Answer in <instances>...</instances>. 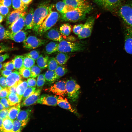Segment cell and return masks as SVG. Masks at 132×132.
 I'll use <instances>...</instances> for the list:
<instances>
[{"label":"cell","instance_id":"64","mask_svg":"<svg viewBox=\"0 0 132 132\" xmlns=\"http://www.w3.org/2000/svg\"><path fill=\"white\" fill-rule=\"evenodd\" d=\"M3 88L0 85V92L2 89Z\"/></svg>","mask_w":132,"mask_h":132},{"label":"cell","instance_id":"31","mask_svg":"<svg viewBox=\"0 0 132 132\" xmlns=\"http://www.w3.org/2000/svg\"><path fill=\"white\" fill-rule=\"evenodd\" d=\"M55 58L58 64L62 65L66 63L70 58V56L66 53L59 52Z\"/></svg>","mask_w":132,"mask_h":132},{"label":"cell","instance_id":"4","mask_svg":"<svg viewBox=\"0 0 132 132\" xmlns=\"http://www.w3.org/2000/svg\"><path fill=\"white\" fill-rule=\"evenodd\" d=\"M66 88L68 98L72 102L77 101L80 93V86L75 80L71 78L66 81Z\"/></svg>","mask_w":132,"mask_h":132},{"label":"cell","instance_id":"29","mask_svg":"<svg viewBox=\"0 0 132 132\" xmlns=\"http://www.w3.org/2000/svg\"><path fill=\"white\" fill-rule=\"evenodd\" d=\"M71 30V25L68 23H65L61 26L59 32L63 38L66 39L70 34Z\"/></svg>","mask_w":132,"mask_h":132},{"label":"cell","instance_id":"18","mask_svg":"<svg viewBox=\"0 0 132 132\" xmlns=\"http://www.w3.org/2000/svg\"><path fill=\"white\" fill-rule=\"evenodd\" d=\"M44 33L47 38L54 41L60 42L63 39L60 32L56 28L50 29Z\"/></svg>","mask_w":132,"mask_h":132},{"label":"cell","instance_id":"23","mask_svg":"<svg viewBox=\"0 0 132 132\" xmlns=\"http://www.w3.org/2000/svg\"><path fill=\"white\" fill-rule=\"evenodd\" d=\"M13 121L8 117L3 119L2 126L0 128V131L12 132Z\"/></svg>","mask_w":132,"mask_h":132},{"label":"cell","instance_id":"44","mask_svg":"<svg viewBox=\"0 0 132 132\" xmlns=\"http://www.w3.org/2000/svg\"><path fill=\"white\" fill-rule=\"evenodd\" d=\"M40 55L39 52L37 50H32L29 52L25 54L24 56H29L35 61Z\"/></svg>","mask_w":132,"mask_h":132},{"label":"cell","instance_id":"3","mask_svg":"<svg viewBox=\"0 0 132 132\" xmlns=\"http://www.w3.org/2000/svg\"><path fill=\"white\" fill-rule=\"evenodd\" d=\"M89 12L84 10L76 8L66 13L61 14V18L62 21L75 22L81 21L86 17Z\"/></svg>","mask_w":132,"mask_h":132},{"label":"cell","instance_id":"60","mask_svg":"<svg viewBox=\"0 0 132 132\" xmlns=\"http://www.w3.org/2000/svg\"><path fill=\"white\" fill-rule=\"evenodd\" d=\"M5 109L0 101V111Z\"/></svg>","mask_w":132,"mask_h":132},{"label":"cell","instance_id":"20","mask_svg":"<svg viewBox=\"0 0 132 132\" xmlns=\"http://www.w3.org/2000/svg\"><path fill=\"white\" fill-rule=\"evenodd\" d=\"M57 103V105L60 107L67 110L77 114V112L72 107L66 98H64L61 96L58 97Z\"/></svg>","mask_w":132,"mask_h":132},{"label":"cell","instance_id":"25","mask_svg":"<svg viewBox=\"0 0 132 132\" xmlns=\"http://www.w3.org/2000/svg\"><path fill=\"white\" fill-rule=\"evenodd\" d=\"M9 105L13 106L20 104L22 99L17 93H10L6 97Z\"/></svg>","mask_w":132,"mask_h":132},{"label":"cell","instance_id":"34","mask_svg":"<svg viewBox=\"0 0 132 132\" xmlns=\"http://www.w3.org/2000/svg\"><path fill=\"white\" fill-rule=\"evenodd\" d=\"M12 5L15 10L25 11L27 7L23 3L21 0H12Z\"/></svg>","mask_w":132,"mask_h":132},{"label":"cell","instance_id":"2","mask_svg":"<svg viewBox=\"0 0 132 132\" xmlns=\"http://www.w3.org/2000/svg\"><path fill=\"white\" fill-rule=\"evenodd\" d=\"M60 15L56 11H52L39 27L36 34L42 35L57 22Z\"/></svg>","mask_w":132,"mask_h":132},{"label":"cell","instance_id":"37","mask_svg":"<svg viewBox=\"0 0 132 132\" xmlns=\"http://www.w3.org/2000/svg\"><path fill=\"white\" fill-rule=\"evenodd\" d=\"M24 56L23 66L26 68H31L34 65L35 61L29 56Z\"/></svg>","mask_w":132,"mask_h":132},{"label":"cell","instance_id":"15","mask_svg":"<svg viewBox=\"0 0 132 132\" xmlns=\"http://www.w3.org/2000/svg\"><path fill=\"white\" fill-rule=\"evenodd\" d=\"M26 14L22 16L9 26L8 30L11 33H15L22 30L25 26V19Z\"/></svg>","mask_w":132,"mask_h":132},{"label":"cell","instance_id":"12","mask_svg":"<svg viewBox=\"0 0 132 132\" xmlns=\"http://www.w3.org/2000/svg\"><path fill=\"white\" fill-rule=\"evenodd\" d=\"M124 34V49L127 53L132 55V27H126Z\"/></svg>","mask_w":132,"mask_h":132},{"label":"cell","instance_id":"50","mask_svg":"<svg viewBox=\"0 0 132 132\" xmlns=\"http://www.w3.org/2000/svg\"><path fill=\"white\" fill-rule=\"evenodd\" d=\"M9 109H4L0 111V118L3 119L8 117Z\"/></svg>","mask_w":132,"mask_h":132},{"label":"cell","instance_id":"30","mask_svg":"<svg viewBox=\"0 0 132 132\" xmlns=\"http://www.w3.org/2000/svg\"><path fill=\"white\" fill-rule=\"evenodd\" d=\"M49 58V57L47 55L44 56L41 55L36 60L37 65L41 69H45L47 67Z\"/></svg>","mask_w":132,"mask_h":132},{"label":"cell","instance_id":"8","mask_svg":"<svg viewBox=\"0 0 132 132\" xmlns=\"http://www.w3.org/2000/svg\"><path fill=\"white\" fill-rule=\"evenodd\" d=\"M95 20V18L93 16H90L88 18L78 35L79 39H84L88 38L91 35Z\"/></svg>","mask_w":132,"mask_h":132},{"label":"cell","instance_id":"43","mask_svg":"<svg viewBox=\"0 0 132 132\" xmlns=\"http://www.w3.org/2000/svg\"><path fill=\"white\" fill-rule=\"evenodd\" d=\"M46 82L44 74H41L38 77L36 81V84L38 88L42 87Z\"/></svg>","mask_w":132,"mask_h":132},{"label":"cell","instance_id":"28","mask_svg":"<svg viewBox=\"0 0 132 132\" xmlns=\"http://www.w3.org/2000/svg\"><path fill=\"white\" fill-rule=\"evenodd\" d=\"M44 75L45 80L50 84L53 83L59 78L56 74L54 71L48 70Z\"/></svg>","mask_w":132,"mask_h":132},{"label":"cell","instance_id":"45","mask_svg":"<svg viewBox=\"0 0 132 132\" xmlns=\"http://www.w3.org/2000/svg\"><path fill=\"white\" fill-rule=\"evenodd\" d=\"M9 11V7L6 6L0 3V14L5 18L7 15Z\"/></svg>","mask_w":132,"mask_h":132},{"label":"cell","instance_id":"48","mask_svg":"<svg viewBox=\"0 0 132 132\" xmlns=\"http://www.w3.org/2000/svg\"><path fill=\"white\" fill-rule=\"evenodd\" d=\"M10 93L8 87L3 88L0 92V98H6Z\"/></svg>","mask_w":132,"mask_h":132},{"label":"cell","instance_id":"19","mask_svg":"<svg viewBox=\"0 0 132 132\" xmlns=\"http://www.w3.org/2000/svg\"><path fill=\"white\" fill-rule=\"evenodd\" d=\"M27 33L25 31L21 30L14 33H11L10 32L9 39L12 40L17 43L23 42L27 38Z\"/></svg>","mask_w":132,"mask_h":132},{"label":"cell","instance_id":"40","mask_svg":"<svg viewBox=\"0 0 132 132\" xmlns=\"http://www.w3.org/2000/svg\"><path fill=\"white\" fill-rule=\"evenodd\" d=\"M36 90V88L35 87H28L23 94L22 100V101H23L31 95Z\"/></svg>","mask_w":132,"mask_h":132},{"label":"cell","instance_id":"26","mask_svg":"<svg viewBox=\"0 0 132 132\" xmlns=\"http://www.w3.org/2000/svg\"><path fill=\"white\" fill-rule=\"evenodd\" d=\"M59 43L55 41H51L47 44L45 48V52L50 54L58 51Z\"/></svg>","mask_w":132,"mask_h":132},{"label":"cell","instance_id":"59","mask_svg":"<svg viewBox=\"0 0 132 132\" xmlns=\"http://www.w3.org/2000/svg\"><path fill=\"white\" fill-rule=\"evenodd\" d=\"M75 39V38H74L73 37L70 36L68 37H67L66 39H67L68 40H70V41L71 40V41H72V40H74Z\"/></svg>","mask_w":132,"mask_h":132},{"label":"cell","instance_id":"6","mask_svg":"<svg viewBox=\"0 0 132 132\" xmlns=\"http://www.w3.org/2000/svg\"><path fill=\"white\" fill-rule=\"evenodd\" d=\"M59 43L58 51L64 53L73 52L83 50V45L78 42H72L63 39Z\"/></svg>","mask_w":132,"mask_h":132},{"label":"cell","instance_id":"22","mask_svg":"<svg viewBox=\"0 0 132 132\" xmlns=\"http://www.w3.org/2000/svg\"><path fill=\"white\" fill-rule=\"evenodd\" d=\"M31 113V110L29 109L20 110L16 119L26 125L29 120Z\"/></svg>","mask_w":132,"mask_h":132},{"label":"cell","instance_id":"7","mask_svg":"<svg viewBox=\"0 0 132 132\" xmlns=\"http://www.w3.org/2000/svg\"><path fill=\"white\" fill-rule=\"evenodd\" d=\"M102 8L111 11L118 9L124 0H92Z\"/></svg>","mask_w":132,"mask_h":132},{"label":"cell","instance_id":"46","mask_svg":"<svg viewBox=\"0 0 132 132\" xmlns=\"http://www.w3.org/2000/svg\"><path fill=\"white\" fill-rule=\"evenodd\" d=\"M3 67L4 69L10 70L15 69L14 65L12 60L4 63L3 65Z\"/></svg>","mask_w":132,"mask_h":132},{"label":"cell","instance_id":"47","mask_svg":"<svg viewBox=\"0 0 132 132\" xmlns=\"http://www.w3.org/2000/svg\"><path fill=\"white\" fill-rule=\"evenodd\" d=\"M83 24H78L75 25L73 29V32L76 35H78L82 28Z\"/></svg>","mask_w":132,"mask_h":132},{"label":"cell","instance_id":"61","mask_svg":"<svg viewBox=\"0 0 132 132\" xmlns=\"http://www.w3.org/2000/svg\"><path fill=\"white\" fill-rule=\"evenodd\" d=\"M3 17L0 14V23L1 22L3 21Z\"/></svg>","mask_w":132,"mask_h":132},{"label":"cell","instance_id":"52","mask_svg":"<svg viewBox=\"0 0 132 132\" xmlns=\"http://www.w3.org/2000/svg\"><path fill=\"white\" fill-rule=\"evenodd\" d=\"M0 101L5 109H8L11 107V106L9 104L6 98L1 99Z\"/></svg>","mask_w":132,"mask_h":132},{"label":"cell","instance_id":"63","mask_svg":"<svg viewBox=\"0 0 132 132\" xmlns=\"http://www.w3.org/2000/svg\"><path fill=\"white\" fill-rule=\"evenodd\" d=\"M2 67L3 65L1 63H0V71L1 70Z\"/></svg>","mask_w":132,"mask_h":132},{"label":"cell","instance_id":"10","mask_svg":"<svg viewBox=\"0 0 132 132\" xmlns=\"http://www.w3.org/2000/svg\"><path fill=\"white\" fill-rule=\"evenodd\" d=\"M66 5L75 8L81 9L86 10L89 13L93 8L86 0H63Z\"/></svg>","mask_w":132,"mask_h":132},{"label":"cell","instance_id":"14","mask_svg":"<svg viewBox=\"0 0 132 132\" xmlns=\"http://www.w3.org/2000/svg\"><path fill=\"white\" fill-rule=\"evenodd\" d=\"M22 77L18 71L15 70L12 72L6 78V81L7 87L17 86L22 81Z\"/></svg>","mask_w":132,"mask_h":132},{"label":"cell","instance_id":"41","mask_svg":"<svg viewBox=\"0 0 132 132\" xmlns=\"http://www.w3.org/2000/svg\"><path fill=\"white\" fill-rule=\"evenodd\" d=\"M19 72L21 76L24 78H28L30 77L31 68L23 66L19 70Z\"/></svg>","mask_w":132,"mask_h":132},{"label":"cell","instance_id":"24","mask_svg":"<svg viewBox=\"0 0 132 132\" xmlns=\"http://www.w3.org/2000/svg\"><path fill=\"white\" fill-rule=\"evenodd\" d=\"M56 7L57 11L61 14L66 13L75 9L71 6L66 5L63 1L57 2L56 4Z\"/></svg>","mask_w":132,"mask_h":132},{"label":"cell","instance_id":"16","mask_svg":"<svg viewBox=\"0 0 132 132\" xmlns=\"http://www.w3.org/2000/svg\"><path fill=\"white\" fill-rule=\"evenodd\" d=\"M25 11L15 10L9 13L7 15L6 24L9 25L14 22L20 17L26 14Z\"/></svg>","mask_w":132,"mask_h":132},{"label":"cell","instance_id":"33","mask_svg":"<svg viewBox=\"0 0 132 132\" xmlns=\"http://www.w3.org/2000/svg\"><path fill=\"white\" fill-rule=\"evenodd\" d=\"M24 57V55H17L12 60L14 65L15 69L19 70L23 66Z\"/></svg>","mask_w":132,"mask_h":132},{"label":"cell","instance_id":"9","mask_svg":"<svg viewBox=\"0 0 132 132\" xmlns=\"http://www.w3.org/2000/svg\"><path fill=\"white\" fill-rule=\"evenodd\" d=\"M48 41L39 38L37 37L30 35L26 38L23 42V47L27 49H34L45 44Z\"/></svg>","mask_w":132,"mask_h":132},{"label":"cell","instance_id":"35","mask_svg":"<svg viewBox=\"0 0 132 132\" xmlns=\"http://www.w3.org/2000/svg\"><path fill=\"white\" fill-rule=\"evenodd\" d=\"M26 125L17 119L13 121L12 132H21Z\"/></svg>","mask_w":132,"mask_h":132},{"label":"cell","instance_id":"1","mask_svg":"<svg viewBox=\"0 0 132 132\" xmlns=\"http://www.w3.org/2000/svg\"><path fill=\"white\" fill-rule=\"evenodd\" d=\"M54 6L53 5L44 2L39 5L34 11L33 29L36 33L40 25L52 11Z\"/></svg>","mask_w":132,"mask_h":132},{"label":"cell","instance_id":"36","mask_svg":"<svg viewBox=\"0 0 132 132\" xmlns=\"http://www.w3.org/2000/svg\"><path fill=\"white\" fill-rule=\"evenodd\" d=\"M47 65L48 69L52 71H55L58 66L55 58L53 57H49Z\"/></svg>","mask_w":132,"mask_h":132},{"label":"cell","instance_id":"57","mask_svg":"<svg viewBox=\"0 0 132 132\" xmlns=\"http://www.w3.org/2000/svg\"><path fill=\"white\" fill-rule=\"evenodd\" d=\"M16 86H13L11 87H8L10 93H16Z\"/></svg>","mask_w":132,"mask_h":132},{"label":"cell","instance_id":"56","mask_svg":"<svg viewBox=\"0 0 132 132\" xmlns=\"http://www.w3.org/2000/svg\"><path fill=\"white\" fill-rule=\"evenodd\" d=\"M9 56V54L7 53L0 55V63L2 62L6 59L8 58Z\"/></svg>","mask_w":132,"mask_h":132},{"label":"cell","instance_id":"62","mask_svg":"<svg viewBox=\"0 0 132 132\" xmlns=\"http://www.w3.org/2000/svg\"><path fill=\"white\" fill-rule=\"evenodd\" d=\"M3 120L0 118V128L1 127L2 124Z\"/></svg>","mask_w":132,"mask_h":132},{"label":"cell","instance_id":"13","mask_svg":"<svg viewBox=\"0 0 132 132\" xmlns=\"http://www.w3.org/2000/svg\"><path fill=\"white\" fill-rule=\"evenodd\" d=\"M58 97L56 95L44 94L40 97L37 103L48 106H56L57 105Z\"/></svg>","mask_w":132,"mask_h":132},{"label":"cell","instance_id":"42","mask_svg":"<svg viewBox=\"0 0 132 132\" xmlns=\"http://www.w3.org/2000/svg\"><path fill=\"white\" fill-rule=\"evenodd\" d=\"M10 33L9 30H6L4 27L0 24V40L9 39Z\"/></svg>","mask_w":132,"mask_h":132},{"label":"cell","instance_id":"39","mask_svg":"<svg viewBox=\"0 0 132 132\" xmlns=\"http://www.w3.org/2000/svg\"><path fill=\"white\" fill-rule=\"evenodd\" d=\"M42 71L41 69L37 65H35L31 68L30 77L33 78L38 76Z\"/></svg>","mask_w":132,"mask_h":132},{"label":"cell","instance_id":"55","mask_svg":"<svg viewBox=\"0 0 132 132\" xmlns=\"http://www.w3.org/2000/svg\"><path fill=\"white\" fill-rule=\"evenodd\" d=\"M6 78L3 76L0 77V85L3 88L7 87L6 81Z\"/></svg>","mask_w":132,"mask_h":132},{"label":"cell","instance_id":"54","mask_svg":"<svg viewBox=\"0 0 132 132\" xmlns=\"http://www.w3.org/2000/svg\"><path fill=\"white\" fill-rule=\"evenodd\" d=\"M12 2V0H0V3L9 8L11 6Z\"/></svg>","mask_w":132,"mask_h":132},{"label":"cell","instance_id":"58","mask_svg":"<svg viewBox=\"0 0 132 132\" xmlns=\"http://www.w3.org/2000/svg\"><path fill=\"white\" fill-rule=\"evenodd\" d=\"M33 0H21L23 3L25 5L27 6Z\"/></svg>","mask_w":132,"mask_h":132},{"label":"cell","instance_id":"38","mask_svg":"<svg viewBox=\"0 0 132 132\" xmlns=\"http://www.w3.org/2000/svg\"><path fill=\"white\" fill-rule=\"evenodd\" d=\"M54 71L57 76L59 78L67 73V70L65 66L60 65L58 66Z\"/></svg>","mask_w":132,"mask_h":132},{"label":"cell","instance_id":"51","mask_svg":"<svg viewBox=\"0 0 132 132\" xmlns=\"http://www.w3.org/2000/svg\"><path fill=\"white\" fill-rule=\"evenodd\" d=\"M28 86L29 87H35L36 81L35 79L33 78H30L27 80Z\"/></svg>","mask_w":132,"mask_h":132},{"label":"cell","instance_id":"5","mask_svg":"<svg viewBox=\"0 0 132 132\" xmlns=\"http://www.w3.org/2000/svg\"><path fill=\"white\" fill-rule=\"evenodd\" d=\"M118 9V14L123 21L132 27V2L122 4Z\"/></svg>","mask_w":132,"mask_h":132},{"label":"cell","instance_id":"27","mask_svg":"<svg viewBox=\"0 0 132 132\" xmlns=\"http://www.w3.org/2000/svg\"><path fill=\"white\" fill-rule=\"evenodd\" d=\"M20 104L13 106L9 109L8 117L14 120L17 118L18 115L20 110Z\"/></svg>","mask_w":132,"mask_h":132},{"label":"cell","instance_id":"17","mask_svg":"<svg viewBox=\"0 0 132 132\" xmlns=\"http://www.w3.org/2000/svg\"><path fill=\"white\" fill-rule=\"evenodd\" d=\"M41 90L38 89H36L35 91L28 98L25 99L20 104L22 107L28 106L33 105L37 102L40 97V95Z\"/></svg>","mask_w":132,"mask_h":132},{"label":"cell","instance_id":"53","mask_svg":"<svg viewBox=\"0 0 132 132\" xmlns=\"http://www.w3.org/2000/svg\"><path fill=\"white\" fill-rule=\"evenodd\" d=\"M12 72V70L5 69L1 70L0 71V72L1 75L6 78H7Z\"/></svg>","mask_w":132,"mask_h":132},{"label":"cell","instance_id":"32","mask_svg":"<svg viewBox=\"0 0 132 132\" xmlns=\"http://www.w3.org/2000/svg\"><path fill=\"white\" fill-rule=\"evenodd\" d=\"M28 87L27 81L25 80L22 81L17 85L16 93L22 99L23 94Z\"/></svg>","mask_w":132,"mask_h":132},{"label":"cell","instance_id":"11","mask_svg":"<svg viewBox=\"0 0 132 132\" xmlns=\"http://www.w3.org/2000/svg\"><path fill=\"white\" fill-rule=\"evenodd\" d=\"M49 91L56 95L64 97L67 94L66 88V81L61 80L56 82L51 86Z\"/></svg>","mask_w":132,"mask_h":132},{"label":"cell","instance_id":"49","mask_svg":"<svg viewBox=\"0 0 132 132\" xmlns=\"http://www.w3.org/2000/svg\"><path fill=\"white\" fill-rule=\"evenodd\" d=\"M11 50L9 46L3 43H0V54L4 52H7Z\"/></svg>","mask_w":132,"mask_h":132},{"label":"cell","instance_id":"21","mask_svg":"<svg viewBox=\"0 0 132 132\" xmlns=\"http://www.w3.org/2000/svg\"><path fill=\"white\" fill-rule=\"evenodd\" d=\"M34 10L31 9L26 13L25 19V30L33 29V15Z\"/></svg>","mask_w":132,"mask_h":132}]
</instances>
